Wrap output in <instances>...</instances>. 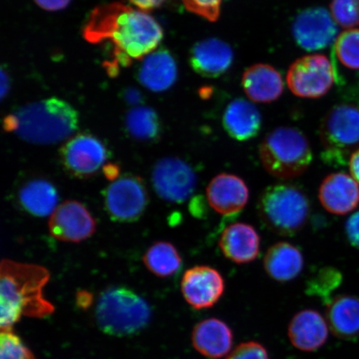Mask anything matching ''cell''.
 <instances>
[{
  "label": "cell",
  "instance_id": "15",
  "mask_svg": "<svg viewBox=\"0 0 359 359\" xmlns=\"http://www.w3.org/2000/svg\"><path fill=\"white\" fill-rule=\"evenodd\" d=\"M210 208L224 217L239 214L250 200V190L243 179L236 175L222 173L206 188Z\"/></svg>",
  "mask_w": 359,
  "mask_h": 359
},
{
  "label": "cell",
  "instance_id": "27",
  "mask_svg": "<svg viewBox=\"0 0 359 359\" xmlns=\"http://www.w3.org/2000/svg\"><path fill=\"white\" fill-rule=\"evenodd\" d=\"M143 262L148 271L161 278L176 275L182 266V259L176 247L165 241L152 245L143 257Z\"/></svg>",
  "mask_w": 359,
  "mask_h": 359
},
{
  "label": "cell",
  "instance_id": "4",
  "mask_svg": "<svg viewBox=\"0 0 359 359\" xmlns=\"http://www.w3.org/2000/svg\"><path fill=\"white\" fill-rule=\"evenodd\" d=\"M257 210L260 219L269 230L292 237L306 224L311 202L302 188L290 183H277L262 192Z\"/></svg>",
  "mask_w": 359,
  "mask_h": 359
},
{
  "label": "cell",
  "instance_id": "17",
  "mask_svg": "<svg viewBox=\"0 0 359 359\" xmlns=\"http://www.w3.org/2000/svg\"><path fill=\"white\" fill-rule=\"evenodd\" d=\"M233 60L234 53L230 45L218 39L197 43L190 53L192 69L205 78H218L226 74Z\"/></svg>",
  "mask_w": 359,
  "mask_h": 359
},
{
  "label": "cell",
  "instance_id": "5",
  "mask_svg": "<svg viewBox=\"0 0 359 359\" xmlns=\"http://www.w3.org/2000/svg\"><path fill=\"white\" fill-rule=\"evenodd\" d=\"M259 154L266 172L280 180L302 176L313 161L307 137L299 130L289 127L269 133L260 143Z\"/></svg>",
  "mask_w": 359,
  "mask_h": 359
},
{
  "label": "cell",
  "instance_id": "26",
  "mask_svg": "<svg viewBox=\"0 0 359 359\" xmlns=\"http://www.w3.org/2000/svg\"><path fill=\"white\" fill-rule=\"evenodd\" d=\"M58 198L55 187L43 179L26 182L18 194L21 208L36 217L51 215L58 206Z\"/></svg>",
  "mask_w": 359,
  "mask_h": 359
},
{
  "label": "cell",
  "instance_id": "7",
  "mask_svg": "<svg viewBox=\"0 0 359 359\" xmlns=\"http://www.w3.org/2000/svg\"><path fill=\"white\" fill-rule=\"evenodd\" d=\"M322 159L327 165L348 163L354 147L359 145V109L351 105L335 106L323 118L320 128Z\"/></svg>",
  "mask_w": 359,
  "mask_h": 359
},
{
  "label": "cell",
  "instance_id": "1",
  "mask_svg": "<svg viewBox=\"0 0 359 359\" xmlns=\"http://www.w3.org/2000/svg\"><path fill=\"white\" fill-rule=\"evenodd\" d=\"M83 34L89 43H109L114 47L110 74H114L118 66L127 67L133 60H142L156 50L163 39V30L154 17L121 3L94 8Z\"/></svg>",
  "mask_w": 359,
  "mask_h": 359
},
{
  "label": "cell",
  "instance_id": "19",
  "mask_svg": "<svg viewBox=\"0 0 359 359\" xmlns=\"http://www.w3.org/2000/svg\"><path fill=\"white\" fill-rule=\"evenodd\" d=\"M191 339L193 346L201 355L210 359H219L231 352L234 336L226 323L210 318L195 326Z\"/></svg>",
  "mask_w": 359,
  "mask_h": 359
},
{
  "label": "cell",
  "instance_id": "33",
  "mask_svg": "<svg viewBox=\"0 0 359 359\" xmlns=\"http://www.w3.org/2000/svg\"><path fill=\"white\" fill-rule=\"evenodd\" d=\"M187 10L203 19L215 22L221 15L222 0H182Z\"/></svg>",
  "mask_w": 359,
  "mask_h": 359
},
{
  "label": "cell",
  "instance_id": "38",
  "mask_svg": "<svg viewBox=\"0 0 359 359\" xmlns=\"http://www.w3.org/2000/svg\"><path fill=\"white\" fill-rule=\"evenodd\" d=\"M349 172L359 185V148L354 150L348 160Z\"/></svg>",
  "mask_w": 359,
  "mask_h": 359
},
{
  "label": "cell",
  "instance_id": "3",
  "mask_svg": "<svg viewBox=\"0 0 359 359\" xmlns=\"http://www.w3.org/2000/svg\"><path fill=\"white\" fill-rule=\"evenodd\" d=\"M78 111L55 97L29 103L8 115L4 128L27 142L51 145L71 137L79 128Z\"/></svg>",
  "mask_w": 359,
  "mask_h": 359
},
{
  "label": "cell",
  "instance_id": "23",
  "mask_svg": "<svg viewBox=\"0 0 359 359\" xmlns=\"http://www.w3.org/2000/svg\"><path fill=\"white\" fill-rule=\"evenodd\" d=\"M327 322L330 330L340 339L359 338V297L337 295L327 304Z\"/></svg>",
  "mask_w": 359,
  "mask_h": 359
},
{
  "label": "cell",
  "instance_id": "32",
  "mask_svg": "<svg viewBox=\"0 0 359 359\" xmlns=\"http://www.w3.org/2000/svg\"><path fill=\"white\" fill-rule=\"evenodd\" d=\"M0 359H36L32 352L11 330H2L0 336Z\"/></svg>",
  "mask_w": 359,
  "mask_h": 359
},
{
  "label": "cell",
  "instance_id": "28",
  "mask_svg": "<svg viewBox=\"0 0 359 359\" xmlns=\"http://www.w3.org/2000/svg\"><path fill=\"white\" fill-rule=\"evenodd\" d=\"M125 123L130 136L136 140L154 142L160 138L159 116L151 107H135L128 112Z\"/></svg>",
  "mask_w": 359,
  "mask_h": 359
},
{
  "label": "cell",
  "instance_id": "30",
  "mask_svg": "<svg viewBox=\"0 0 359 359\" xmlns=\"http://www.w3.org/2000/svg\"><path fill=\"white\" fill-rule=\"evenodd\" d=\"M342 281V276L338 269L332 267L322 268L316 276L308 282L307 294L320 297L326 304L330 302V296L332 291L339 287Z\"/></svg>",
  "mask_w": 359,
  "mask_h": 359
},
{
  "label": "cell",
  "instance_id": "20",
  "mask_svg": "<svg viewBox=\"0 0 359 359\" xmlns=\"http://www.w3.org/2000/svg\"><path fill=\"white\" fill-rule=\"evenodd\" d=\"M224 257L236 264H248L259 257L260 236L249 224L238 222L224 229L219 238Z\"/></svg>",
  "mask_w": 359,
  "mask_h": 359
},
{
  "label": "cell",
  "instance_id": "10",
  "mask_svg": "<svg viewBox=\"0 0 359 359\" xmlns=\"http://www.w3.org/2000/svg\"><path fill=\"white\" fill-rule=\"evenodd\" d=\"M156 195L170 203H183L194 193L197 178L194 170L177 157L157 161L151 175Z\"/></svg>",
  "mask_w": 359,
  "mask_h": 359
},
{
  "label": "cell",
  "instance_id": "2",
  "mask_svg": "<svg viewBox=\"0 0 359 359\" xmlns=\"http://www.w3.org/2000/svg\"><path fill=\"white\" fill-rule=\"evenodd\" d=\"M50 273L43 266L3 259L0 269V299L2 330H11L22 316L44 318L55 311L45 299L44 286Z\"/></svg>",
  "mask_w": 359,
  "mask_h": 359
},
{
  "label": "cell",
  "instance_id": "21",
  "mask_svg": "<svg viewBox=\"0 0 359 359\" xmlns=\"http://www.w3.org/2000/svg\"><path fill=\"white\" fill-rule=\"evenodd\" d=\"M177 79V65L168 49L158 48L147 55L138 70L139 82L151 92L169 89Z\"/></svg>",
  "mask_w": 359,
  "mask_h": 359
},
{
  "label": "cell",
  "instance_id": "18",
  "mask_svg": "<svg viewBox=\"0 0 359 359\" xmlns=\"http://www.w3.org/2000/svg\"><path fill=\"white\" fill-rule=\"evenodd\" d=\"M330 327L325 318L313 309H304L295 314L288 327L292 345L303 352H313L326 343Z\"/></svg>",
  "mask_w": 359,
  "mask_h": 359
},
{
  "label": "cell",
  "instance_id": "34",
  "mask_svg": "<svg viewBox=\"0 0 359 359\" xmlns=\"http://www.w3.org/2000/svg\"><path fill=\"white\" fill-rule=\"evenodd\" d=\"M226 359H269V357L266 348L262 344L249 341L238 345Z\"/></svg>",
  "mask_w": 359,
  "mask_h": 359
},
{
  "label": "cell",
  "instance_id": "9",
  "mask_svg": "<svg viewBox=\"0 0 359 359\" xmlns=\"http://www.w3.org/2000/svg\"><path fill=\"white\" fill-rule=\"evenodd\" d=\"M148 194L142 180L126 174L112 182L104 193L107 214L112 221L130 223L137 221L145 212Z\"/></svg>",
  "mask_w": 359,
  "mask_h": 359
},
{
  "label": "cell",
  "instance_id": "41",
  "mask_svg": "<svg viewBox=\"0 0 359 359\" xmlns=\"http://www.w3.org/2000/svg\"><path fill=\"white\" fill-rule=\"evenodd\" d=\"M107 178L115 181L119 177V168L114 164H107L103 168Z\"/></svg>",
  "mask_w": 359,
  "mask_h": 359
},
{
  "label": "cell",
  "instance_id": "13",
  "mask_svg": "<svg viewBox=\"0 0 359 359\" xmlns=\"http://www.w3.org/2000/svg\"><path fill=\"white\" fill-rule=\"evenodd\" d=\"M96 222L77 201H66L57 206L48 222L49 232L55 239L79 243L96 231Z\"/></svg>",
  "mask_w": 359,
  "mask_h": 359
},
{
  "label": "cell",
  "instance_id": "11",
  "mask_svg": "<svg viewBox=\"0 0 359 359\" xmlns=\"http://www.w3.org/2000/svg\"><path fill=\"white\" fill-rule=\"evenodd\" d=\"M109 152L100 139L82 133L71 137L60 150L62 165L75 177L87 178L96 174L109 159Z\"/></svg>",
  "mask_w": 359,
  "mask_h": 359
},
{
  "label": "cell",
  "instance_id": "39",
  "mask_svg": "<svg viewBox=\"0 0 359 359\" xmlns=\"http://www.w3.org/2000/svg\"><path fill=\"white\" fill-rule=\"evenodd\" d=\"M124 100L129 104L137 107L142 102V95L136 88H130L126 89L123 93Z\"/></svg>",
  "mask_w": 359,
  "mask_h": 359
},
{
  "label": "cell",
  "instance_id": "24",
  "mask_svg": "<svg viewBox=\"0 0 359 359\" xmlns=\"http://www.w3.org/2000/svg\"><path fill=\"white\" fill-rule=\"evenodd\" d=\"M304 259L302 251L289 242H278L269 247L264 258L267 275L278 282L294 280L302 273Z\"/></svg>",
  "mask_w": 359,
  "mask_h": 359
},
{
  "label": "cell",
  "instance_id": "12",
  "mask_svg": "<svg viewBox=\"0 0 359 359\" xmlns=\"http://www.w3.org/2000/svg\"><path fill=\"white\" fill-rule=\"evenodd\" d=\"M296 43L304 50H322L336 41L338 27L325 8H309L300 13L293 22Z\"/></svg>",
  "mask_w": 359,
  "mask_h": 359
},
{
  "label": "cell",
  "instance_id": "22",
  "mask_svg": "<svg viewBox=\"0 0 359 359\" xmlns=\"http://www.w3.org/2000/svg\"><path fill=\"white\" fill-rule=\"evenodd\" d=\"M222 123L229 136L236 141L245 142L257 136L262 129V118L252 102L241 98L227 106Z\"/></svg>",
  "mask_w": 359,
  "mask_h": 359
},
{
  "label": "cell",
  "instance_id": "8",
  "mask_svg": "<svg viewBox=\"0 0 359 359\" xmlns=\"http://www.w3.org/2000/svg\"><path fill=\"white\" fill-rule=\"evenodd\" d=\"M335 78L336 72L329 58L311 55L293 62L287 74V84L296 96L318 98L329 93Z\"/></svg>",
  "mask_w": 359,
  "mask_h": 359
},
{
  "label": "cell",
  "instance_id": "40",
  "mask_svg": "<svg viewBox=\"0 0 359 359\" xmlns=\"http://www.w3.org/2000/svg\"><path fill=\"white\" fill-rule=\"evenodd\" d=\"M11 88V79L8 72L4 70V67L1 69V100H4V97L7 96L8 91Z\"/></svg>",
  "mask_w": 359,
  "mask_h": 359
},
{
  "label": "cell",
  "instance_id": "37",
  "mask_svg": "<svg viewBox=\"0 0 359 359\" xmlns=\"http://www.w3.org/2000/svg\"><path fill=\"white\" fill-rule=\"evenodd\" d=\"M138 10L147 12L159 8L167 1V0H129Z\"/></svg>",
  "mask_w": 359,
  "mask_h": 359
},
{
  "label": "cell",
  "instance_id": "14",
  "mask_svg": "<svg viewBox=\"0 0 359 359\" xmlns=\"http://www.w3.org/2000/svg\"><path fill=\"white\" fill-rule=\"evenodd\" d=\"M181 285L186 302L198 311L213 307L221 299L226 288L222 273L208 266L187 269Z\"/></svg>",
  "mask_w": 359,
  "mask_h": 359
},
{
  "label": "cell",
  "instance_id": "31",
  "mask_svg": "<svg viewBox=\"0 0 359 359\" xmlns=\"http://www.w3.org/2000/svg\"><path fill=\"white\" fill-rule=\"evenodd\" d=\"M330 10L337 25L349 29L359 25V0H332Z\"/></svg>",
  "mask_w": 359,
  "mask_h": 359
},
{
  "label": "cell",
  "instance_id": "35",
  "mask_svg": "<svg viewBox=\"0 0 359 359\" xmlns=\"http://www.w3.org/2000/svg\"><path fill=\"white\" fill-rule=\"evenodd\" d=\"M345 231L350 244L359 249V212L348 219L345 224Z\"/></svg>",
  "mask_w": 359,
  "mask_h": 359
},
{
  "label": "cell",
  "instance_id": "29",
  "mask_svg": "<svg viewBox=\"0 0 359 359\" xmlns=\"http://www.w3.org/2000/svg\"><path fill=\"white\" fill-rule=\"evenodd\" d=\"M334 51L344 67L359 70V29H350L339 35Z\"/></svg>",
  "mask_w": 359,
  "mask_h": 359
},
{
  "label": "cell",
  "instance_id": "25",
  "mask_svg": "<svg viewBox=\"0 0 359 359\" xmlns=\"http://www.w3.org/2000/svg\"><path fill=\"white\" fill-rule=\"evenodd\" d=\"M242 86L250 100L257 102H271L280 97L284 83L275 67L258 64L246 69L242 77Z\"/></svg>",
  "mask_w": 359,
  "mask_h": 359
},
{
  "label": "cell",
  "instance_id": "16",
  "mask_svg": "<svg viewBox=\"0 0 359 359\" xmlns=\"http://www.w3.org/2000/svg\"><path fill=\"white\" fill-rule=\"evenodd\" d=\"M318 199L327 212L347 215L359 205L358 183L347 173L330 174L321 183Z\"/></svg>",
  "mask_w": 359,
  "mask_h": 359
},
{
  "label": "cell",
  "instance_id": "36",
  "mask_svg": "<svg viewBox=\"0 0 359 359\" xmlns=\"http://www.w3.org/2000/svg\"><path fill=\"white\" fill-rule=\"evenodd\" d=\"M34 1L45 11H57L64 10L69 6L71 0H34Z\"/></svg>",
  "mask_w": 359,
  "mask_h": 359
},
{
  "label": "cell",
  "instance_id": "6",
  "mask_svg": "<svg viewBox=\"0 0 359 359\" xmlns=\"http://www.w3.org/2000/svg\"><path fill=\"white\" fill-rule=\"evenodd\" d=\"M98 325L106 334L123 337L137 333L151 318L149 305L125 287H111L101 294L96 309Z\"/></svg>",
  "mask_w": 359,
  "mask_h": 359
}]
</instances>
